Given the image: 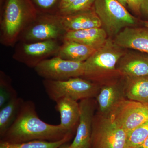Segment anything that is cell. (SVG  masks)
<instances>
[{
    "mask_svg": "<svg viewBox=\"0 0 148 148\" xmlns=\"http://www.w3.org/2000/svg\"><path fill=\"white\" fill-rule=\"evenodd\" d=\"M36 109L34 102L24 101L16 120L1 137V141L13 143L36 140L55 142L73 135L60 124H49L43 121Z\"/></svg>",
    "mask_w": 148,
    "mask_h": 148,
    "instance_id": "1",
    "label": "cell"
},
{
    "mask_svg": "<svg viewBox=\"0 0 148 148\" xmlns=\"http://www.w3.org/2000/svg\"><path fill=\"white\" fill-rule=\"evenodd\" d=\"M4 1L0 22V42L5 46L13 47L39 13L32 0Z\"/></svg>",
    "mask_w": 148,
    "mask_h": 148,
    "instance_id": "2",
    "label": "cell"
},
{
    "mask_svg": "<svg viewBox=\"0 0 148 148\" xmlns=\"http://www.w3.org/2000/svg\"><path fill=\"white\" fill-rule=\"evenodd\" d=\"M118 47L114 42L107 39L84 62V74L81 77L96 84L102 78L120 73L116 66L122 53Z\"/></svg>",
    "mask_w": 148,
    "mask_h": 148,
    "instance_id": "3",
    "label": "cell"
},
{
    "mask_svg": "<svg viewBox=\"0 0 148 148\" xmlns=\"http://www.w3.org/2000/svg\"><path fill=\"white\" fill-rule=\"evenodd\" d=\"M42 84L48 97L55 102L64 98L77 101L95 98L101 88L99 85L81 77L63 81L43 79Z\"/></svg>",
    "mask_w": 148,
    "mask_h": 148,
    "instance_id": "4",
    "label": "cell"
},
{
    "mask_svg": "<svg viewBox=\"0 0 148 148\" xmlns=\"http://www.w3.org/2000/svg\"><path fill=\"white\" fill-rule=\"evenodd\" d=\"M127 133L110 116L96 112L93 119L90 148H126Z\"/></svg>",
    "mask_w": 148,
    "mask_h": 148,
    "instance_id": "5",
    "label": "cell"
},
{
    "mask_svg": "<svg viewBox=\"0 0 148 148\" xmlns=\"http://www.w3.org/2000/svg\"><path fill=\"white\" fill-rule=\"evenodd\" d=\"M94 11L110 35L135 23V19L117 0H95Z\"/></svg>",
    "mask_w": 148,
    "mask_h": 148,
    "instance_id": "6",
    "label": "cell"
},
{
    "mask_svg": "<svg viewBox=\"0 0 148 148\" xmlns=\"http://www.w3.org/2000/svg\"><path fill=\"white\" fill-rule=\"evenodd\" d=\"M66 31L57 14H40L36 20L24 30L21 42H34L51 40H63Z\"/></svg>",
    "mask_w": 148,
    "mask_h": 148,
    "instance_id": "7",
    "label": "cell"
},
{
    "mask_svg": "<svg viewBox=\"0 0 148 148\" xmlns=\"http://www.w3.org/2000/svg\"><path fill=\"white\" fill-rule=\"evenodd\" d=\"M61 45L58 40L34 42H20L16 45L12 57L29 68L34 69L42 61L55 56Z\"/></svg>",
    "mask_w": 148,
    "mask_h": 148,
    "instance_id": "8",
    "label": "cell"
},
{
    "mask_svg": "<svg viewBox=\"0 0 148 148\" xmlns=\"http://www.w3.org/2000/svg\"><path fill=\"white\" fill-rule=\"evenodd\" d=\"M34 69L37 75L43 79L63 81L82 77L84 74V64L54 56L42 61Z\"/></svg>",
    "mask_w": 148,
    "mask_h": 148,
    "instance_id": "9",
    "label": "cell"
},
{
    "mask_svg": "<svg viewBox=\"0 0 148 148\" xmlns=\"http://www.w3.org/2000/svg\"><path fill=\"white\" fill-rule=\"evenodd\" d=\"M110 117L127 133L147 121L148 104L125 99Z\"/></svg>",
    "mask_w": 148,
    "mask_h": 148,
    "instance_id": "10",
    "label": "cell"
},
{
    "mask_svg": "<svg viewBox=\"0 0 148 148\" xmlns=\"http://www.w3.org/2000/svg\"><path fill=\"white\" fill-rule=\"evenodd\" d=\"M80 116L76 134L71 146L73 148H90L92 123L97 106L94 98L79 102Z\"/></svg>",
    "mask_w": 148,
    "mask_h": 148,
    "instance_id": "11",
    "label": "cell"
},
{
    "mask_svg": "<svg viewBox=\"0 0 148 148\" xmlns=\"http://www.w3.org/2000/svg\"><path fill=\"white\" fill-rule=\"evenodd\" d=\"M98 111L104 116H110L117 106L127 99L125 93L124 85L108 83L101 87L95 97Z\"/></svg>",
    "mask_w": 148,
    "mask_h": 148,
    "instance_id": "12",
    "label": "cell"
},
{
    "mask_svg": "<svg viewBox=\"0 0 148 148\" xmlns=\"http://www.w3.org/2000/svg\"><path fill=\"white\" fill-rule=\"evenodd\" d=\"M114 43L148 53V29L126 27L117 34Z\"/></svg>",
    "mask_w": 148,
    "mask_h": 148,
    "instance_id": "13",
    "label": "cell"
},
{
    "mask_svg": "<svg viewBox=\"0 0 148 148\" xmlns=\"http://www.w3.org/2000/svg\"><path fill=\"white\" fill-rule=\"evenodd\" d=\"M58 14L60 23L66 32L100 28L102 26L100 18L94 11L90 9L70 15Z\"/></svg>",
    "mask_w": 148,
    "mask_h": 148,
    "instance_id": "14",
    "label": "cell"
},
{
    "mask_svg": "<svg viewBox=\"0 0 148 148\" xmlns=\"http://www.w3.org/2000/svg\"><path fill=\"white\" fill-rule=\"evenodd\" d=\"M55 103L56 110L60 114V124L66 131L73 133L76 130L79 121V103L67 98H61Z\"/></svg>",
    "mask_w": 148,
    "mask_h": 148,
    "instance_id": "15",
    "label": "cell"
},
{
    "mask_svg": "<svg viewBox=\"0 0 148 148\" xmlns=\"http://www.w3.org/2000/svg\"><path fill=\"white\" fill-rule=\"evenodd\" d=\"M107 33L101 28L66 32L62 40L72 41L98 49L107 40Z\"/></svg>",
    "mask_w": 148,
    "mask_h": 148,
    "instance_id": "16",
    "label": "cell"
},
{
    "mask_svg": "<svg viewBox=\"0 0 148 148\" xmlns=\"http://www.w3.org/2000/svg\"><path fill=\"white\" fill-rule=\"evenodd\" d=\"M55 56L78 62H84L98 49L72 41H63Z\"/></svg>",
    "mask_w": 148,
    "mask_h": 148,
    "instance_id": "17",
    "label": "cell"
},
{
    "mask_svg": "<svg viewBox=\"0 0 148 148\" xmlns=\"http://www.w3.org/2000/svg\"><path fill=\"white\" fill-rule=\"evenodd\" d=\"M124 85L125 93L127 99L148 104V76L129 77Z\"/></svg>",
    "mask_w": 148,
    "mask_h": 148,
    "instance_id": "18",
    "label": "cell"
},
{
    "mask_svg": "<svg viewBox=\"0 0 148 148\" xmlns=\"http://www.w3.org/2000/svg\"><path fill=\"white\" fill-rule=\"evenodd\" d=\"M24 101L18 96L12 99L0 108V138L15 121Z\"/></svg>",
    "mask_w": 148,
    "mask_h": 148,
    "instance_id": "19",
    "label": "cell"
},
{
    "mask_svg": "<svg viewBox=\"0 0 148 148\" xmlns=\"http://www.w3.org/2000/svg\"><path fill=\"white\" fill-rule=\"evenodd\" d=\"M120 73L129 77L148 76V58L138 57L123 61L117 69Z\"/></svg>",
    "mask_w": 148,
    "mask_h": 148,
    "instance_id": "20",
    "label": "cell"
},
{
    "mask_svg": "<svg viewBox=\"0 0 148 148\" xmlns=\"http://www.w3.org/2000/svg\"><path fill=\"white\" fill-rule=\"evenodd\" d=\"M72 135L55 142L44 140H33L24 143H13L0 140V148H58L64 143H68Z\"/></svg>",
    "mask_w": 148,
    "mask_h": 148,
    "instance_id": "21",
    "label": "cell"
},
{
    "mask_svg": "<svg viewBox=\"0 0 148 148\" xmlns=\"http://www.w3.org/2000/svg\"><path fill=\"white\" fill-rule=\"evenodd\" d=\"M18 96L12 80L3 71H0V108L12 98Z\"/></svg>",
    "mask_w": 148,
    "mask_h": 148,
    "instance_id": "22",
    "label": "cell"
},
{
    "mask_svg": "<svg viewBox=\"0 0 148 148\" xmlns=\"http://www.w3.org/2000/svg\"><path fill=\"white\" fill-rule=\"evenodd\" d=\"M148 138V120L127 132L126 148H136Z\"/></svg>",
    "mask_w": 148,
    "mask_h": 148,
    "instance_id": "23",
    "label": "cell"
},
{
    "mask_svg": "<svg viewBox=\"0 0 148 148\" xmlns=\"http://www.w3.org/2000/svg\"><path fill=\"white\" fill-rule=\"evenodd\" d=\"M95 0H75L71 5L60 11L58 14L62 15H70L90 10Z\"/></svg>",
    "mask_w": 148,
    "mask_h": 148,
    "instance_id": "24",
    "label": "cell"
},
{
    "mask_svg": "<svg viewBox=\"0 0 148 148\" xmlns=\"http://www.w3.org/2000/svg\"><path fill=\"white\" fill-rule=\"evenodd\" d=\"M39 14H57L61 0H32Z\"/></svg>",
    "mask_w": 148,
    "mask_h": 148,
    "instance_id": "25",
    "label": "cell"
},
{
    "mask_svg": "<svg viewBox=\"0 0 148 148\" xmlns=\"http://www.w3.org/2000/svg\"><path fill=\"white\" fill-rule=\"evenodd\" d=\"M127 5L135 12H139L140 11L141 0H126Z\"/></svg>",
    "mask_w": 148,
    "mask_h": 148,
    "instance_id": "26",
    "label": "cell"
},
{
    "mask_svg": "<svg viewBox=\"0 0 148 148\" xmlns=\"http://www.w3.org/2000/svg\"><path fill=\"white\" fill-rule=\"evenodd\" d=\"M75 1V0H61L58 13L60 11L63 10L69 7V5H71L72 3H73Z\"/></svg>",
    "mask_w": 148,
    "mask_h": 148,
    "instance_id": "27",
    "label": "cell"
},
{
    "mask_svg": "<svg viewBox=\"0 0 148 148\" xmlns=\"http://www.w3.org/2000/svg\"><path fill=\"white\" fill-rule=\"evenodd\" d=\"M140 10L148 16V0H141Z\"/></svg>",
    "mask_w": 148,
    "mask_h": 148,
    "instance_id": "28",
    "label": "cell"
},
{
    "mask_svg": "<svg viewBox=\"0 0 148 148\" xmlns=\"http://www.w3.org/2000/svg\"><path fill=\"white\" fill-rule=\"evenodd\" d=\"M136 148H148V138L142 145Z\"/></svg>",
    "mask_w": 148,
    "mask_h": 148,
    "instance_id": "29",
    "label": "cell"
},
{
    "mask_svg": "<svg viewBox=\"0 0 148 148\" xmlns=\"http://www.w3.org/2000/svg\"><path fill=\"white\" fill-rule=\"evenodd\" d=\"M58 148H73L71 146V144H69L68 143H64L59 146Z\"/></svg>",
    "mask_w": 148,
    "mask_h": 148,
    "instance_id": "30",
    "label": "cell"
},
{
    "mask_svg": "<svg viewBox=\"0 0 148 148\" xmlns=\"http://www.w3.org/2000/svg\"><path fill=\"white\" fill-rule=\"evenodd\" d=\"M117 1H119L124 7L126 6L127 5L126 0H117Z\"/></svg>",
    "mask_w": 148,
    "mask_h": 148,
    "instance_id": "31",
    "label": "cell"
},
{
    "mask_svg": "<svg viewBox=\"0 0 148 148\" xmlns=\"http://www.w3.org/2000/svg\"><path fill=\"white\" fill-rule=\"evenodd\" d=\"M144 25H145V27L148 29V21H145L144 22Z\"/></svg>",
    "mask_w": 148,
    "mask_h": 148,
    "instance_id": "32",
    "label": "cell"
}]
</instances>
